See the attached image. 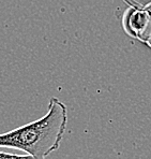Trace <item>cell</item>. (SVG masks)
Listing matches in <instances>:
<instances>
[{
	"instance_id": "cell-1",
	"label": "cell",
	"mask_w": 151,
	"mask_h": 159,
	"mask_svg": "<svg viewBox=\"0 0 151 159\" xmlns=\"http://www.w3.org/2000/svg\"><path fill=\"white\" fill-rule=\"evenodd\" d=\"M68 125V109L53 97L47 113L27 125L0 133V146L26 152L36 159H46L60 147Z\"/></svg>"
},
{
	"instance_id": "cell-3",
	"label": "cell",
	"mask_w": 151,
	"mask_h": 159,
	"mask_svg": "<svg viewBox=\"0 0 151 159\" xmlns=\"http://www.w3.org/2000/svg\"><path fill=\"white\" fill-rule=\"evenodd\" d=\"M0 159H36L32 155H15V154H8L0 152Z\"/></svg>"
},
{
	"instance_id": "cell-2",
	"label": "cell",
	"mask_w": 151,
	"mask_h": 159,
	"mask_svg": "<svg viewBox=\"0 0 151 159\" xmlns=\"http://www.w3.org/2000/svg\"><path fill=\"white\" fill-rule=\"evenodd\" d=\"M130 26L132 29L139 27L138 29L134 30L133 34L138 32L136 37L148 43L151 40V7L145 9V11L141 13L136 12L132 14ZM149 46H151V43L149 44Z\"/></svg>"
}]
</instances>
